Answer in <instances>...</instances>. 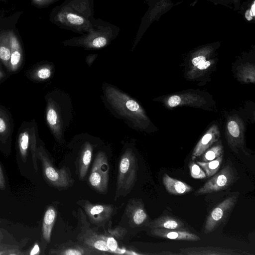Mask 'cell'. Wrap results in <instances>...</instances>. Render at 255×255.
Returning <instances> with one entry per match:
<instances>
[{
	"mask_svg": "<svg viewBox=\"0 0 255 255\" xmlns=\"http://www.w3.org/2000/svg\"><path fill=\"white\" fill-rule=\"evenodd\" d=\"M126 215L129 223L133 226L146 225L148 216L142 202L132 199L129 201L126 209Z\"/></svg>",
	"mask_w": 255,
	"mask_h": 255,
	"instance_id": "cell-13",
	"label": "cell"
},
{
	"mask_svg": "<svg viewBox=\"0 0 255 255\" xmlns=\"http://www.w3.org/2000/svg\"><path fill=\"white\" fill-rule=\"evenodd\" d=\"M181 254L184 255H242L243 253L236 251L217 247L188 248L180 250Z\"/></svg>",
	"mask_w": 255,
	"mask_h": 255,
	"instance_id": "cell-21",
	"label": "cell"
},
{
	"mask_svg": "<svg viewBox=\"0 0 255 255\" xmlns=\"http://www.w3.org/2000/svg\"><path fill=\"white\" fill-rule=\"evenodd\" d=\"M13 130V123L9 111L0 105V143L6 144L10 142Z\"/></svg>",
	"mask_w": 255,
	"mask_h": 255,
	"instance_id": "cell-17",
	"label": "cell"
},
{
	"mask_svg": "<svg viewBox=\"0 0 255 255\" xmlns=\"http://www.w3.org/2000/svg\"><path fill=\"white\" fill-rule=\"evenodd\" d=\"M119 31L117 26L95 18L89 32L65 40L62 44L64 46L82 47L86 50H99L110 45L117 38Z\"/></svg>",
	"mask_w": 255,
	"mask_h": 255,
	"instance_id": "cell-4",
	"label": "cell"
},
{
	"mask_svg": "<svg viewBox=\"0 0 255 255\" xmlns=\"http://www.w3.org/2000/svg\"><path fill=\"white\" fill-rule=\"evenodd\" d=\"M90 221L97 226H103L110 220L115 211L111 205L94 204L88 201L83 205Z\"/></svg>",
	"mask_w": 255,
	"mask_h": 255,
	"instance_id": "cell-12",
	"label": "cell"
},
{
	"mask_svg": "<svg viewBox=\"0 0 255 255\" xmlns=\"http://www.w3.org/2000/svg\"><path fill=\"white\" fill-rule=\"evenodd\" d=\"M1 66V64H0V66Z\"/></svg>",
	"mask_w": 255,
	"mask_h": 255,
	"instance_id": "cell-43",
	"label": "cell"
},
{
	"mask_svg": "<svg viewBox=\"0 0 255 255\" xmlns=\"http://www.w3.org/2000/svg\"><path fill=\"white\" fill-rule=\"evenodd\" d=\"M152 236L169 240L186 241H197L201 238L188 230H170L161 228L151 229Z\"/></svg>",
	"mask_w": 255,
	"mask_h": 255,
	"instance_id": "cell-16",
	"label": "cell"
},
{
	"mask_svg": "<svg viewBox=\"0 0 255 255\" xmlns=\"http://www.w3.org/2000/svg\"><path fill=\"white\" fill-rule=\"evenodd\" d=\"M205 61V57L201 55L194 58L192 60V63L193 64V65L198 66V65Z\"/></svg>",
	"mask_w": 255,
	"mask_h": 255,
	"instance_id": "cell-37",
	"label": "cell"
},
{
	"mask_svg": "<svg viewBox=\"0 0 255 255\" xmlns=\"http://www.w3.org/2000/svg\"><path fill=\"white\" fill-rule=\"evenodd\" d=\"M212 176L196 191V195L212 193L226 189L234 182L236 178L234 169L230 164L226 165Z\"/></svg>",
	"mask_w": 255,
	"mask_h": 255,
	"instance_id": "cell-11",
	"label": "cell"
},
{
	"mask_svg": "<svg viewBox=\"0 0 255 255\" xmlns=\"http://www.w3.org/2000/svg\"><path fill=\"white\" fill-rule=\"evenodd\" d=\"M3 234H2V232L1 231V230H0V242H1L2 239H3Z\"/></svg>",
	"mask_w": 255,
	"mask_h": 255,
	"instance_id": "cell-42",
	"label": "cell"
},
{
	"mask_svg": "<svg viewBox=\"0 0 255 255\" xmlns=\"http://www.w3.org/2000/svg\"><path fill=\"white\" fill-rule=\"evenodd\" d=\"M37 156L41 162L43 176L49 183L60 188H66L72 185L74 181L70 171L65 167L56 168L42 144L37 146Z\"/></svg>",
	"mask_w": 255,
	"mask_h": 255,
	"instance_id": "cell-7",
	"label": "cell"
},
{
	"mask_svg": "<svg viewBox=\"0 0 255 255\" xmlns=\"http://www.w3.org/2000/svg\"><path fill=\"white\" fill-rule=\"evenodd\" d=\"M109 165L107 154L99 151L96 154L89 177L90 185L97 192L107 191L109 179Z\"/></svg>",
	"mask_w": 255,
	"mask_h": 255,
	"instance_id": "cell-9",
	"label": "cell"
},
{
	"mask_svg": "<svg viewBox=\"0 0 255 255\" xmlns=\"http://www.w3.org/2000/svg\"><path fill=\"white\" fill-rule=\"evenodd\" d=\"M98 56L97 54H89L86 57V62L87 65L90 67Z\"/></svg>",
	"mask_w": 255,
	"mask_h": 255,
	"instance_id": "cell-36",
	"label": "cell"
},
{
	"mask_svg": "<svg viewBox=\"0 0 255 255\" xmlns=\"http://www.w3.org/2000/svg\"><path fill=\"white\" fill-rule=\"evenodd\" d=\"M11 45L9 31L0 34V60L9 71Z\"/></svg>",
	"mask_w": 255,
	"mask_h": 255,
	"instance_id": "cell-23",
	"label": "cell"
},
{
	"mask_svg": "<svg viewBox=\"0 0 255 255\" xmlns=\"http://www.w3.org/2000/svg\"><path fill=\"white\" fill-rule=\"evenodd\" d=\"M211 65L210 61H204L197 66L198 68L200 70H204L208 68Z\"/></svg>",
	"mask_w": 255,
	"mask_h": 255,
	"instance_id": "cell-39",
	"label": "cell"
},
{
	"mask_svg": "<svg viewBox=\"0 0 255 255\" xmlns=\"http://www.w3.org/2000/svg\"><path fill=\"white\" fill-rule=\"evenodd\" d=\"M38 139L36 122L33 120L23 122L18 131V150L23 162H26L29 152H30L33 167L36 171L38 170L37 150Z\"/></svg>",
	"mask_w": 255,
	"mask_h": 255,
	"instance_id": "cell-6",
	"label": "cell"
},
{
	"mask_svg": "<svg viewBox=\"0 0 255 255\" xmlns=\"http://www.w3.org/2000/svg\"><path fill=\"white\" fill-rule=\"evenodd\" d=\"M102 101L113 116L131 128H143L146 118L141 106L134 99L108 83L102 84Z\"/></svg>",
	"mask_w": 255,
	"mask_h": 255,
	"instance_id": "cell-1",
	"label": "cell"
},
{
	"mask_svg": "<svg viewBox=\"0 0 255 255\" xmlns=\"http://www.w3.org/2000/svg\"><path fill=\"white\" fill-rule=\"evenodd\" d=\"M1 223V221H0V223Z\"/></svg>",
	"mask_w": 255,
	"mask_h": 255,
	"instance_id": "cell-44",
	"label": "cell"
},
{
	"mask_svg": "<svg viewBox=\"0 0 255 255\" xmlns=\"http://www.w3.org/2000/svg\"><path fill=\"white\" fill-rule=\"evenodd\" d=\"M36 252L39 253V248L37 245H35L33 249H32L30 252L29 253V255L38 254Z\"/></svg>",
	"mask_w": 255,
	"mask_h": 255,
	"instance_id": "cell-40",
	"label": "cell"
},
{
	"mask_svg": "<svg viewBox=\"0 0 255 255\" xmlns=\"http://www.w3.org/2000/svg\"><path fill=\"white\" fill-rule=\"evenodd\" d=\"M221 149L219 147H215L208 150L202 157L203 161L208 162L213 160L220 156Z\"/></svg>",
	"mask_w": 255,
	"mask_h": 255,
	"instance_id": "cell-28",
	"label": "cell"
},
{
	"mask_svg": "<svg viewBox=\"0 0 255 255\" xmlns=\"http://www.w3.org/2000/svg\"><path fill=\"white\" fill-rule=\"evenodd\" d=\"M25 251L21 250L18 246L3 244L0 242V255H25Z\"/></svg>",
	"mask_w": 255,
	"mask_h": 255,
	"instance_id": "cell-26",
	"label": "cell"
},
{
	"mask_svg": "<svg viewBox=\"0 0 255 255\" xmlns=\"http://www.w3.org/2000/svg\"><path fill=\"white\" fill-rule=\"evenodd\" d=\"M6 73L2 68L1 66H0V81L5 77Z\"/></svg>",
	"mask_w": 255,
	"mask_h": 255,
	"instance_id": "cell-41",
	"label": "cell"
},
{
	"mask_svg": "<svg viewBox=\"0 0 255 255\" xmlns=\"http://www.w3.org/2000/svg\"><path fill=\"white\" fill-rule=\"evenodd\" d=\"M151 229L161 228L170 230H187L184 223L177 218L164 215L148 222L146 225Z\"/></svg>",
	"mask_w": 255,
	"mask_h": 255,
	"instance_id": "cell-18",
	"label": "cell"
},
{
	"mask_svg": "<svg viewBox=\"0 0 255 255\" xmlns=\"http://www.w3.org/2000/svg\"><path fill=\"white\" fill-rule=\"evenodd\" d=\"M228 128L230 134L234 137H238L240 135V129L237 123L230 121L228 124Z\"/></svg>",
	"mask_w": 255,
	"mask_h": 255,
	"instance_id": "cell-30",
	"label": "cell"
},
{
	"mask_svg": "<svg viewBox=\"0 0 255 255\" xmlns=\"http://www.w3.org/2000/svg\"><path fill=\"white\" fill-rule=\"evenodd\" d=\"M181 102V98L176 95L172 96L170 97L168 100V104L171 107H174L178 105Z\"/></svg>",
	"mask_w": 255,
	"mask_h": 255,
	"instance_id": "cell-34",
	"label": "cell"
},
{
	"mask_svg": "<svg viewBox=\"0 0 255 255\" xmlns=\"http://www.w3.org/2000/svg\"><path fill=\"white\" fill-rule=\"evenodd\" d=\"M78 240L82 244L100 252H110L106 240V237L91 230L82 232L78 236Z\"/></svg>",
	"mask_w": 255,
	"mask_h": 255,
	"instance_id": "cell-15",
	"label": "cell"
},
{
	"mask_svg": "<svg viewBox=\"0 0 255 255\" xmlns=\"http://www.w3.org/2000/svg\"><path fill=\"white\" fill-rule=\"evenodd\" d=\"M138 168L137 158L133 149L126 147L119 163L116 197L125 196L131 191L137 179Z\"/></svg>",
	"mask_w": 255,
	"mask_h": 255,
	"instance_id": "cell-5",
	"label": "cell"
},
{
	"mask_svg": "<svg viewBox=\"0 0 255 255\" xmlns=\"http://www.w3.org/2000/svg\"><path fill=\"white\" fill-rule=\"evenodd\" d=\"M108 232L111 236L121 240L127 233V230L123 227H118L114 229H110Z\"/></svg>",
	"mask_w": 255,
	"mask_h": 255,
	"instance_id": "cell-29",
	"label": "cell"
},
{
	"mask_svg": "<svg viewBox=\"0 0 255 255\" xmlns=\"http://www.w3.org/2000/svg\"><path fill=\"white\" fill-rule=\"evenodd\" d=\"M54 72L53 63H45L38 66L32 73V78L38 81H44L50 79Z\"/></svg>",
	"mask_w": 255,
	"mask_h": 255,
	"instance_id": "cell-24",
	"label": "cell"
},
{
	"mask_svg": "<svg viewBox=\"0 0 255 255\" xmlns=\"http://www.w3.org/2000/svg\"><path fill=\"white\" fill-rule=\"evenodd\" d=\"M106 240L111 252L117 251L118 245L116 240L112 237H106Z\"/></svg>",
	"mask_w": 255,
	"mask_h": 255,
	"instance_id": "cell-33",
	"label": "cell"
},
{
	"mask_svg": "<svg viewBox=\"0 0 255 255\" xmlns=\"http://www.w3.org/2000/svg\"><path fill=\"white\" fill-rule=\"evenodd\" d=\"M215 2L219 3L222 4H227V5L233 4L235 8L237 9L240 4L242 0H212Z\"/></svg>",
	"mask_w": 255,
	"mask_h": 255,
	"instance_id": "cell-31",
	"label": "cell"
},
{
	"mask_svg": "<svg viewBox=\"0 0 255 255\" xmlns=\"http://www.w3.org/2000/svg\"><path fill=\"white\" fill-rule=\"evenodd\" d=\"M72 141L78 151V176L80 180H83L88 172L99 138L87 133H82L75 135Z\"/></svg>",
	"mask_w": 255,
	"mask_h": 255,
	"instance_id": "cell-8",
	"label": "cell"
},
{
	"mask_svg": "<svg viewBox=\"0 0 255 255\" xmlns=\"http://www.w3.org/2000/svg\"><path fill=\"white\" fill-rule=\"evenodd\" d=\"M189 167L190 175L193 178L201 179L206 177L204 171L197 163L194 162H190Z\"/></svg>",
	"mask_w": 255,
	"mask_h": 255,
	"instance_id": "cell-27",
	"label": "cell"
},
{
	"mask_svg": "<svg viewBox=\"0 0 255 255\" xmlns=\"http://www.w3.org/2000/svg\"><path fill=\"white\" fill-rule=\"evenodd\" d=\"M94 0H65L57 6L53 22L61 28L83 34L92 27Z\"/></svg>",
	"mask_w": 255,
	"mask_h": 255,
	"instance_id": "cell-2",
	"label": "cell"
},
{
	"mask_svg": "<svg viewBox=\"0 0 255 255\" xmlns=\"http://www.w3.org/2000/svg\"><path fill=\"white\" fill-rule=\"evenodd\" d=\"M5 188V181L2 170L0 165V189L3 190Z\"/></svg>",
	"mask_w": 255,
	"mask_h": 255,
	"instance_id": "cell-38",
	"label": "cell"
},
{
	"mask_svg": "<svg viewBox=\"0 0 255 255\" xmlns=\"http://www.w3.org/2000/svg\"><path fill=\"white\" fill-rule=\"evenodd\" d=\"M162 183L166 190L172 195L185 194L193 190V188L185 182L173 178L166 173L163 176Z\"/></svg>",
	"mask_w": 255,
	"mask_h": 255,
	"instance_id": "cell-20",
	"label": "cell"
},
{
	"mask_svg": "<svg viewBox=\"0 0 255 255\" xmlns=\"http://www.w3.org/2000/svg\"><path fill=\"white\" fill-rule=\"evenodd\" d=\"M255 0H253V3L251 6L250 9H248L245 14L246 18L249 20L251 21L254 19L255 16Z\"/></svg>",
	"mask_w": 255,
	"mask_h": 255,
	"instance_id": "cell-32",
	"label": "cell"
},
{
	"mask_svg": "<svg viewBox=\"0 0 255 255\" xmlns=\"http://www.w3.org/2000/svg\"><path fill=\"white\" fill-rule=\"evenodd\" d=\"M57 217V211L53 206L46 209L43 219L42 233L43 239L47 242L50 241L51 232Z\"/></svg>",
	"mask_w": 255,
	"mask_h": 255,
	"instance_id": "cell-22",
	"label": "cell"
},
{
	"mask_svg": "<svg viewBox=\"0 0 255 255\" xmlns=\"http://www.w3.org/2000/svg\"><path fill=\"white\" fill-rule=\"evenodd\" d=\"M33 2L39 6H44L50 4L59 0H32Z\"/></svg>",
	"mask_w": 255,
	"mask_h": 255,
	"instance_id": "cell-35",
	"label": "cell"
},
{
	"mask_svg": "<svg viewBox=\"0 0 255 255\" xmlns=\"http://www.w3.org/2000/svg\"><path fill=\"white\" fill-rule=\"evenodd\" d=\"M49 255H102L104 253L89 248L82 243L67 242L56 249L49 251Z\"/></svg>",
	"mask_w": 255,
	"mask_h": 255,
	"instance_id": "cell-14",
	"label": "cell"
},
{
	"mask_svg": "<svg viewBox=\"0 0 255 255\" xmlns=\"http://www.w3.org/2000/svg\"><path fill=\"white\" fill-rule=\"evenodd\" d=\"M223 156H220L217 158L208 162L197 161L198 164L204 171L208 177L213 176L219 169L222 164Z\"/></svg>",
	"mask_w": 255,
	"mask_h": 255,
	"instance_id": "cell-25",
	"label": "cell"
},
{
	"mask_svg": "<svg viewBox=\"0 0 255 255\" xmlns=\"http://www.w3.org/2000/svg\"><path fill=\"white\" fill-rule=\"evenodd\" d=\"M46 102L45 120L55 140L64 141V134L73 119V109L70 95L59 89L47 93Z\"/></svg>",
	"mask_w": 255,
	"mask_h": 255,
	"instance_id": "cell-3",
	"label": "cell"
},
{
	"mask_svg": "<svg viewBox=\"0 0 255 255\" xmlns=\"http://www.w3.org/2000/svg\"><path fill=\"white\" fill-rule=\"evenodd\" d=\"M238 195L231 196L217 205L208 216L204 229L207 234L213 232L228 218L238 200Z\"/></svg>",
	"mask_w": 255,
	"mask_h": 255,
	"instance_id": "cell-10",
	"label": "cell"
},
{
	"mask_svg": "<svg viewBox=\"0 0 255 255\" xmlns=\"http://www.w3.org/2000/svg\"><path fill=\"white\" fill-rule=\"evenodd\" d=\"M11 45V55L9 71L15 72L21 65L23 51L20 43L12 31H9Z\"/></svg>",
	"mask_w": 255,
	"mask_h": 255,
	"instance_id": "cell-19",
	"label": "cell"
}]
</instances>
